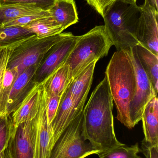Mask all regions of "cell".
<instances>
[{
  "label": "cell",
  "instance_id": "obj_1",
  "mask_svg": "<svg viewBox=\"0 0 158 158\" xmlns=\"http://www.w3.org/2000/svg\"><path fill=\"white\" fill-rule=\"evenodd\" d=\"M113 107V98L105 76L93 91L83 110L85 139L99 151L123 144L115 135Z\"/></svg>",
  "mask_w": 158,
  "mask_h": 158
},
{
  "label": "cell",
  "instance_id": "obj_2",
  "mask_svg": "<svg viewBox=\"0 0 158 158\" xmlns=\"http://www.w3.org/2000/svg\"><path fill=\"white\" fill-rule=\"evenodd\" d=\"M105 73L117 109V119L132 129L130 107L135 94L136 78L133 64L127 50L114 53Z\"/></svg>",
  "mask_w": 158,
  "mask_h": 158
},
{
  "label": "cell",
  "instance_id": "obj_3",
  "mask_svg": "<svg viewBox=\"0 0 158 158\" xmlns=\"http://www.w3.org/2000/svg\"><path fill=\"white\" fill-rule=\"evenodd\" d=\"M139 15V7L136 3L116 0L106 9L104 26L117 51H125L139 44L135 30Z\"/></svg>",
  "mask_w": 158,
  "mask_h": 158
},
{
  "label": "cell",
  "instance_id": "obj_4",
  "mask_svg": "<svg viewBox=\"0 0 158 158\" xmlns=\"http://www.w3.org/2000/svg\"><path fill=\"white\" fill-rule=\"evenodd\" d=\"M113 44L104 26H98L79 36L65 64L68 66L70 82L94 61L107 56Z\"/></svg>",
  "mask_w": 158,
  "mask_h": 158
},
{
  "label": "cell",
  "instance_id": "obj_5",
  "mask_svg": "<svg viewBox=\"0 0 158 158\" xmlns=\"http://www.w3.org/2000/svg\"><path fill=\"white\" fill-rule=\"evenodd\" d=\"M98 152L85 139L83 110L62 132L53 144L47 158H84Z\"/></svg>",
  "mask_w": 158,
  "mask_h": 158
},
{
  "label": "cell",
  "instance_id": "obj_6",
  "mask_svg": "<svg viewBox=\"0 0 158 158\" xmlns=\"http://www.w3.org/2000/svg\"><path fill=\"white\" fill-rule=\"evenodd\" d=\"M72 34L71 32H62L43 39H38L35 35L23 41L12 49L7 68L16 70L19 76L28 68L40 65L53 46Z\"/></svg>",
  "mask_w": 158,
  "mask_h": 158
},
{
  "label": "cell",
  "instance_id": "obj_7",
  "mask_svg": "<svg viewBox=\"0 0 158 158\" xmlns=\"http://www.w3.org/2000/svg\"><path fill=\"white\" fill-rule=\"evenodd\" d=\"M127 51L131 58L136 78L135 94L130 107V119L133 128L141 121L147 103L157 94L155 93L150 80L140 64L135 47Z\"/></svg>",
  "mask_w": 158,
  "mask_h": 158
},
{
  "label": "cell",
  "instance_id": "obj_8",
  "mask_svg": "<svg viewBox=\"0 0 158 158\" xmlns=\"http://www.w3.org/2000/svg\"><path fill=\"white\" fill-rule=\"evenodd\" d=\"M37 134V116L32 120L13 126L4 158H35Z\"/></svg>",
  "mask_w": 158,
  "mask_h": 158
},
{
  "label": "cell",
  "instance_id": "obj_9",
  "mask_svg": "<svg viewBox=\"0 0 158 158\" xmlns=\"http://www.w3.org/2000/svg\"><path fill=\"white\" fill-rule=\"evenodd\" d=\"M139 7L135 37L140 44L158 56V11L147 0Z\"/></svg>",
  "mask_w": 158,
  "mask_h": 158
},
{
  "label": "cell",
  "instance_id": "obj_10",
  "mask_svg": "<svg viewBox=\"0 0 158 158\" xmlns=\"http://www.w3.org/2000/svg\"><path fill=\"white\" fill-rule=\"evenodd\" d=\"M78 36L73 34L56 44L48 51L36 71L34 81L41 84L55 70L65 64L74 48Z\"/></svg>",
  "mask_w": 158,
  "mask_h": 158
},
{
  "label": "cell",
  "instance_id": "obj_11",
  "mask_svg": "<svg viewBox=\"0 0 158 158\" xmlns=\"http://www.w3.org/2000/svg\"><path fill=\"white\" fill-rule=\"evenodd\" d=\"M52 129L48 123L46 114V94L42 85L40 106L37 115L35 158H48L52 148Z\"/></svg>",
  "mask_w": 158,
  "mask_h": 158
},
{
  "label": "cell",
  "instance_id": "obj_12",
  "mask_svg": "<svg viewBox=\"0 0 158 158\" xmlns=\"http://www.w3.org/2000/svg\"><path fill=\"white\" fill-rule=\"evenodd\" d=\"M97 61H94L86 67L76 77L72 80L68 86L77 113L83 110L92 83L96 65Z\"/></svg>",
  "mask_w": 158,
  "mask_h": 158
},
{
  "label": "cell",
  "instance_id": "obj_13",
  "mask_svg": "<svg viewBox=\"0 0 158 158\" xmlns=\"http://www.w3.org/2000/svg\"><path fill=\"white\" fill-rule=\"evenodd\" d=\"M40 64L28 68L13 84L7 102L6 115L12 114L22 103L36 83L34 77Z\"/></svg>",
  "mask_w": 158,
  "mask_h": 158
},
{
  "label": "cell",
  "instance_id": "obj_14",
  "mask_svg": "<svg viewBox=\"0 0 158 158\" xmlns=\"http://www.w3.org/2000/svg\"><path fill=\"white\" fill-rule=\"evenodd\" d=\"M42 84L36 83L28 95L11 116L13 127L36 118L41 100Z\"/></svg>",
  "mask_w": 158,
  "mask_h": 158
},
{
  "label": "cell",
  "instance_id": "obj_15",
  "mask_svg": "<svg viewBox=\"0 0 158 158\" xmlns=\"http://www.w3.org/2000/svg\"><path fill=\"white\" fill-rule=\"evenodd\" d=\"M79 114L74 110L71 96L67 88L61 97L57 112L50 124L52 132V147L64 129Z\"/></svg>",
  "mask_w": 158,
  "mask_h": 158
},
{
  "label": "cell",
  "instance_id": "obj_16",
  "mask_svg": "<svg viewBox=\"0 0 158 158\" xmlns=\"http://www.w3.org/2000/svg\"><path fill=\"white\" fill-rule=\"evenodd\" d=\"M48 11L55 20L62 26L64 30L79 21L74 0H56Z\"/></svg>",
  "mask_w": 158,
  "mask_h": 158
},
{
  "label": "cell",
  "instance_id": "obj_17",
  "mask_svg": "<svg viewBox=\"0 0 158 158\" xmlns=\"http://www.w3.org/2000/svg\"><path fill=\"white\" fill-rule=\"evenodd\" d=\"M145 140L152 145H158V99L153 98L147 105L142 115Z\"/></svg>",
  "mask_w": 158,
  "mask_h": 158
},
{
  "label": "cell",
  "instance_id": "obj_18",
  "mask_svg": "<svg viewBox=\"0 0 158 158\" xmlns=\"http://www.w3.org/2000/svg\"><path fill=\"white\" fill-rule=\"evenodd\" d=\"M136 55L143 69L150 80L155 93L158 91V56L141 44L135 46Z\"/></svg>",
  "mask_w": 158,
  "mask_h": 158
},
{
  "label": "cell",
  "instance_id": "obj_19",
  "mask_svg": "<svg viewBox=\"0 0 158 158\" xmlns=\"http://www.w3.org/2000/svg\"><path fill=\"white\" fill-rule=\"evenodd\" d=\"M70 83L69 68L65 63L41 84L48 95L62 96Z\"/></svg>",
  "mask_w": 158,
  "mask_h": 158
},
{
  "label": "cell",
  "instance_id": "obj_20",
  "mask_svg": "<svg viewBox=\"0 0 158 158\" xmlns=\"http://www.w3.org/2000/svg\"><path fill=\"white\" fill-rule=\"evenodd\" d=\"M22 27L30 31L38 39L54 36L64 31L62 26L51 16L38 19Z\"/></svg>",
  "mask_w": 158,
  "mask_h": 158
},
{
  "label": "cell",
  "instance_id": "obj_21",
  "mask_svg": "<svg viewBox=\"0 0 158 158\" xmlns=\"http://www.w3.org/2000/svg\"><path fill=\"white\" fill-rule=\"evenodd\" d=\"M34 35L22 27H3L0 25V49L18 44Z\"/></svg>",
  "mask_w": 158,
  "mask_h": 158
},
{
  "label": "cell",
  "instance_id": "obj_22",
  "mask_svg": "<svg viewBox=\"0 0 158 158\" xmlns=\"http://www.w3.org/2000/svg\"><path fill=\"white\" fill-rule=\"evenodd\" d=\"M43 10H44L33 3H17L0 6V13L3 19V22L9 19L37 14Z\"/></svg>",
  "mask_w": 158,
  "mask_h": 158
},
{
  "label": "cell",
  "instance_id": "obj_23",
  "mask_svg": "<svg viewBox=\"0 0 158 158\" xmlns=\"http://www.w3.org/2000/svg\"><path fill=\"white\" fill-rule=\"evenodd\" d=\"M18 77L16 70L6 68L0 88V117L6 115L7 102L14 82Z\"/></svg>",
  "mask_w": 158,
  "mask_h": 158
},
{
  "label": "cell",
  "instance_id": "obj_24",
  "mask_svg": "<svg viewBox=\"0 0 158 158\" xmlns=\"http://www.w3.org/2000/svg\"><path fill=\"white\" fill-rule=\"evenodd\" d=\"M142 151L138 143L131 146L123 144L97 153L99 158H142L137 154Z\"/></svg>",
  "mask_w": 158,
  "mask_h": 158
},
{
  "label": "cell",
  "instance_id": "obj_25",
  "mask_svg": "<svg viewBox=\"0 0 158 158\" xmlns=\"http://www.w3.org/2000/svg\"><path fill=\"white\" fill-rule=\"evenodd\" d=\"M12 129L10 115L0 117V154L7 147Z\"/></svg>",
  "mask_w": 158,
  "mask_h": 158
},
{
  "label": "cell",
  "instance_id": "obj_26",
  "mask_svg": "<svg viewBox=\"0 0 158 158\" xmlns=\"http://www.w3.org/2000/svg\"><path fill=\"white\" fill-rule=\"evenodd\" d=\"M51 16L47 10H43L41 12L30 15L25 16L5 21L1 25L3 27H23L38 19L43 17Z\"/></svg>",
  "mask_w": 158,
  "mask_h": 158
},
{
  "label": "cell",
  "instance_id": "obj_27",
  "mask_svg": "<svg viewBox=\"0 0 158 158\" xmlns=\"http://www.w3.org/2000/svg\"><path fill=\"white\" fill-rule=\"evenodd\" d=\"M61 97L62 96L48 95L46 94V114L48 123L50 125L55 117Z\"/></svg>",
  "mask_w": 158,
  "mask_h": 158
},
{
  "label": "cell",
  "instance_id": "obj_28",
  "mask_svg": "<svg viewBox=\"0 0 158 158\" xmlns=\"http://www.w3.org/2000/svg\"><path fill=\"white\" fill-rule=\"evenodd\" d=\"M56 1V0H0V6L17 3H33L37 5L41 9L48 11Z\"/></svg>",
  "mask_w": 158,
  "mask_h": 158
},
{
  "label": "cell",
  "instance_id": "obj_29",
  "mask_svg": "<svg viewBox=\"0 0 158 158\" xmlns=\"http://www.w3.org/2000/svg\"><path fill=\"white\" fill-rule=\"evenodd\" d=\"M19 44H15L13 46L6 47L0 50V88L2 85L5 71L7 68L8 60H9L12 49Z\"/></svg>",
  "mask_w": 158,
  "mask_h": 158
},
{
  "label": "cell",
  "instance_id": "obj_30",
  "mask_svg": "<svg viewBox=\"0 0 158 158\" xmlns=\"http://www.w3.org/2000/svg\"><path fill=\"white\" fill-rule=\"evenodd\" d=\"M89 5L104 18L105 11L108 7L116 0H86Z\"/></svg>",
  "mask_w": 158,
  "mask_h": 158
},
{
  "label": "cell",
  "instance_id": "obj_31",
  "mask_svg": "<svg viewBox=\"0 0 158 158\" xmlns=\"http://www.w3.org/2000/svg\"><path fill=\"white\" fill-rule=\"evenodd\" d=\"M141 150L146 158H158V145H152L144 139Z\"/></svg>",
  "mask_w": 158,
  "mask_h": 158
},
{
  "label": "cell",
  "instance_id": "obj_32",
  "mask_svg": "<svg viewBox=\"0 0 158 158\" xmlns=\"http://www.w3.org/2000/svg\"><path fill=\"white\" fill-rule=\"evenodd\" d=\"M149 4L158 11V0H147Z\"/></svg>",
  "mask_w": 158,
  "mask_h": 158
},
{
  "label": "cell",
  "instance_id": "obj_33",
  "mask_svg": "<svg viewBox=\"0 0 158 158\" xmlns=\"http://www.w3.org/2000/svg\"><path fill=\"white\" fill-rule=\"evenodd\" d=\"M129 4H136L137 0H117Z\"/></svg>",
  "mask_w": 158,
  "mask_h": 158
},
{
  "label": "cell",
  "instance_id": "obj_34",
  "mask_svg": "<svg viewBox=\"0 0 158 158\" xmlns=\"http://www.w3.org/2000/svg\"><path fill=\"white\" fill-rule=\"evenodd\" d=\"M3 21V19L2 15H1V13H0V25H1L2 24Z\"/></svg>",
  "mask_w": 158,
  "mask_h": 158
},
{
  "label": "cell",
  "instance_id": "obj_35",
  "mask_svg": "<svg viewBox=\"0 0 158 158\" xmlns=\"http://www.w3.org/2000/svg\"><path fill=\"white\" fill-rule=\"evenodd\" d=\"M3 153L4 152L0 154V158H4V157Z\"/></svg>",
  "mask_w": 158,
  "mask_h": 158
},
{
  "label": "cell",
  "instance_id": "obj_36",
  "mask_svg": "<svg viewBox=\"0 0 158 158\" xmlns=\"http://www.w3.org/2000/svg\"><path fill=\"white\" fill-rule=\"evenodd\" d=\"M2 49H0V50H2Z\"/></svg>",
  "mask_w": 158,
  "mask_h": 158
},
{
  "label": "cell",
  "instance_id": "obj_37",
  "mask_svg": "<svg viewBox=\"0 0 158 158\" xmlns=\"http://www.w3.org/2000/svg\"></svg>",
  "mask_w": 158,
  "mask_h": 158
}]
</instances>
